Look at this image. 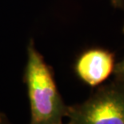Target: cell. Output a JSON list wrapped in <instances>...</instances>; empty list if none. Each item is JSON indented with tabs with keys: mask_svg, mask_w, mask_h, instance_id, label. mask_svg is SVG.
Listing matches in <instances>:
<instances>
[{
	"mask_svg": "<svg viewBox=\"0 0 124 124\" xmlns=\"http://www.w3.org/2000/svg\"><path fill=\"white\" fill-rule=\"evenodd\" d=\"M23 81L30 104V124L59 123L67 118L68 106L59 91L53 70L36 50L32 39L27 46Z\"/></svg>",
	"mask_w": 124,
	"mask_h": 124,
	"instance_id": "obj_1",
	"label": "cell"
},
{
	"mask_svg": "<svg viewBox=\"0 0 124 124\" xmlns=\"http://www.w3.org/2000/svg\"><path fill=\"white\" fill-rule=\"evenodd\" d=\"M71 124H124V83L113 80L82 103L68 106Z\"/></svg>",
	"mask_w": 124,
	"mask_h": 124,
	"instance_id": "obj_2",
	"label": "cell"
},
{
	"mask_svg": "<svg viewBox=\"0 0 124 124\" xmlns=\"http://www.w3.org/2000/svg\"><path fill=\"white\" fill-rule=\"evenodd\" d=\"M113 52L103 48H91L78 55L75 63L77 77L86 85L95 87L113 74L115 66Z\"/></svg>",
	"mask_w": 124,
	"mask_h": 124,
	"instance_id": "obj_3",
	"label": "cell"
},
{
	"mask_svg": "<svg viewBox=\"0 0 124 124\" xmlns=\"http://www.w3.org/2000/svg\"><path fill=\"white\" fill-rule=\"evenodd\" d=\"M123 32H124V27H123ZM113 75H114L115 80L124 83V58L120 62L115 63V69L114 71H113Z\"/></svg>",
	"mask_w": 124,
	"mask_h": 124,
	"instance_id": "obj_4",
	"label": "cell"
},
{
	"mask_svg": "<svg viewBox=\"0 0 124 124\" xmlns=\"http://www.w3.org/2000/svg\"><path fill=\"white\" fill-rule=\"evenodd\" d=\"M113 6L117 8H123L124 7V0H110Z\"/></svg>",
	"mask_w": 124,
	"mask_h": 124,
	"instance_id": "obj_5",
	"label": "cell"
},
{
	"mask_svg": "<svg viewBox=\"0 0 124 124\" xmlns=\"http://www.w3.org/2000/svg\"><path fill=\"white\" fill-rule=\"evenodd\" d=\"M0 124H11L7 116L1 112H0Z\"/></svg>",
	"mask_w": 124,
	"mask_h": 124,
	"instance_id": "obj_6",
	"label": "cell"
},
{
	"mask_svg": "<svg viewBox=\"0 0 124 124\" xmlns=\"http://www.w3.org/2000/svg\"><path fill=\"white\" fill-rule=\"evenodd\" d=\"M50 124H71L70 122H67V123H63V121H62V122H59V123H50Z\"/></svg>",
	"mask_w": 124,
	"mask_h": 124,
	"instance_id": "obj_7",
	"label": "cell"
}]
</instances>
